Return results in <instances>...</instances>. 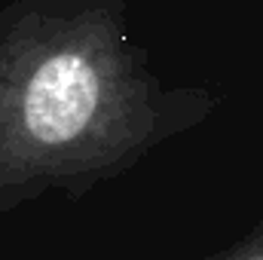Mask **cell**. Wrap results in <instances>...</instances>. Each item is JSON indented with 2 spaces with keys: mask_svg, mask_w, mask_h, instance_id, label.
Segmentation results:
<instances>
[{
  "mask_svg": "<svg viewBox=\"0 0 263 260\" xmlns=\"http://www.w3.org/2000/svg\"><path fill=\"white\" fill-rule=\"evenodd\" d=\"M220 107L211 86L165 80L129 0L0 6V220L46 196L83 199Z\"/></svg>",
  "mask_w": 263,
  "mask_h": 260,
  "instance_id": "6da1fadb",
  "label": "cell"
},
{
  "mask_svg": "<svg viewBox=\"0 0 263 260\" xmlns=\"http://www.w3.org/2000/svg\"><path fill=\"white\" fill-rule=\"evenodd\" d=\"M205 260H263V217L248 233H242L233 245L208 254Z\"/></svg>",
  "mask_w": 263,
  "mask_h": 260,
  "instance_id": "7a4b0ae2",
  "label": "cell"
}]
</instances>
